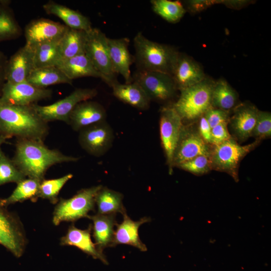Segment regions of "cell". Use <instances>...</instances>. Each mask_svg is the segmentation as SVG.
<instances>
[{
    "label": "cell",
    "mask_w": 271,
    "mask_h": 271,
    "mask_svg": "<svg viewBox=\"0 0 271 271\" xmlns=\"http://www.w3.org/2000/svg\"><path fill=\"white\" fill-rule=\"evenodd\" d=\"M12 160L26 177L42 181L44 179L47 170L52 166L75 162L79 158L66 155L57 149H49L43 141L17 139L15 152Z\"/></svg>",
    "instance_id": "cell-1"
},
{
    "label": "cell",
    "mask_w": 271,
    "mask_h": 271,
    "mask_svg": "<svg viewBox=\"0 0 271 271\" xmlns=\"http://www.w3.org/2000/svg\"><path fill=\"white\" fill-rule=\"evenodd\" d=\"M49 132L32 105H18L0 99V136L44 141Z\"/></svg>",
    "instance_id": "cell-2"
},
{
    "label": "cell",
    "mask_w": 271,
    "mask_h": 271,
    "mask_svg": "<svg viewBox=\"0 0 271 271\" xmlns=\"http://www.w3.org/2000/svg\"><path fill=\"white\" fill-rule=\"evenodd\" d=\"M134 63L137 70L172 75L180 52L174 47L148 39L142 32L133 39Z\"/></svg>",
    "instance_id": "cell-3"
},
{
    "label": "cell",
    "mask_w": 271,
    "mask_h": 271,
    "mask_svg": "<svg viewBox=\"0 0 271 271\" xmlns=\"http://www.w3.org/2000/svg\"><path fill=\"white\" fill-rule=\"evenodd\" d=\"M215 81L208 77L199 83L181 91L173 105L182 121L199 119L212 106V92Z\"/></svg>",
    "instance_id": "cell-4"
},
{
    "label": "cell",
    "mask_w": 271,
    "mask_h": 271,
    "mask_svg": "<svg viewBox=\"0 0 271 271\" xmlns=\"http://www.w3.org/2000/svg\"><path fill=\"white\" fill-rule=\"evenodd\" d=\"M260 143L255 140L251 144L241 146L231 137L219 145L212 146L209 156L212 170L225 172L237 182L240 163Z\"/></svg>",
    "instance_id": "cell-5"
},
{
    "label": "cell",
    "mask_w": 271,
    "mask_h": 271,
    "mask_svg": "<svg viewBox=\"0 0 271 271\" xmlns=\"http://www.w3.org/2000/svg\"><path fill=\"white\" fill-rule=\"evenodd\" d=\"M102 186L83 188L70 198H60L53 212V224L57 226L63 222H75L82 218H87L88 213L94 210L95 196Z\"/></svg>",
    "instance_id": "cell-6"
},
{
    "label": "cell",
    "mask_w": 271,
    "mask_h": 271,
    "mask_svg": "<svg viewBox=\"0 0 271 271\" xmlns=\"http://www.w3.org/2000/svg\"><path fill=\"white\" fill-rule=\"evenodd\" d=\"M85 54L109 86L118 82L110 61L107 37L100 29L92 28L86 32Z\"/></svg>",
    "instance_id": "cell-7"
},
{
    "label": "cell",
    "mask_w": 271,
    "mask_h": 271,
    "mask_svg": "<svg viewBox=\"0 0 271 271\" xmlns=\"http://www.w3.org/2000/svg\"><path fill=\"white\" fill-rule=\"evenodd\" d=\"M132 77L133 81L140 85L151 101L165 105L173 104L172 101L179 90L172 75L159 72L137 70Z\"/></svg>",
    "instance_id": "cell-8"
},
{
    "label": "cell",
    "mask_w": 271,
    "mask_h": 271,
    "mask_svg": "<svg viewBox=\"0 0 271 271\" xmlns=\"http://www.w3.org/2000/svg\"><path fill=\"white\" fill-rule=\"evenodd\" d=\"M97 94L95 88H77L70 94L51 104H32L40 117L46 122L61 121L68 124L70 115L80 102L89 100Z\"/></svg>",
    "instance_id": "cell-9"
},
{
    "label": "cell",
    "mask_w": 271,
    "mask_h": 271,
    "mask_svg": "<svg viewBox=\"0 0 271 271\" xmlns=\"http://www.w3.org/2000/svg\"><path fill=\"white\" fill-rule=\"evenodd\" d=\"M0 244L16 257L23 254L27 238L22 222L19 217L7 209L0 198Z\"/></svg>",
    "instance_id": "cell-10"
},
{
    "label": "cell",
    "mask_w": 271,
    "mask_h": 271,
    "mask_svg": "<svg viewBox=\"0 0 271 271\" xmlns=\"http://www.w3.org/2000/svg\"><path fill=\"white\" fill-rule=\"evenodd\" d=\"M182 119L173 104L165 105L160 110V133L169 172L173 170V155L183 126Z\"/></svg>",
    "instance_id": "cell-11"
},
{
    "label": "cell",
    "mask_w": 271,
    "mask_h": 271,
    "mask_svg": "<svg viewBox=\"0 0 271 271\" xmlns=\"http://www.w3.org/2000/svg\"><path fill=\"white\" fill-rule=\"evenodd\" d=\"M114 138L112 127L104 121L80 130L78 142L81 147L88 154L99 157L111 148Z\"/></svg>",
    "instance_id": "cell-12"
},
{
    "label": "cell",
    "mask_w": 271,
    "mask_h": 271,
    "mask_svg": "<svg viewBox=\"0 0 271 271\" xmlns=\"http://www.w3.org/2000/svg\"><path fill=\"white\" fill-rule=\"evenodd\" d=\"M211 145L206 143L198 130L183 124L173 158V167L199 156H210Z\"/></svg>",
    "instance_id": "cell-13"
},
{
    "label": "cell",
    "mask_w": 271,
    "mask_h": 271,
    "mask_svg": "<svg viewBox=\"0 0 271 271\" xmlns=\"http://www.w3.org/2000/svg\"><path fill=\"white\" fill-rule=\"evenodd\" d=\"M52 95L51 89L38 88L27 81L19 83L6 82L0 99L13 104L28 106L50 98Z\"/></svg>",
    "instance_id": "cell-14"
},
{
    "label": "cell",
    "mask_w": 271,
    "mask_h": 271,
    "mask_svg": "<svg viewBox=\"0 0 271 271\" xmlns=\"http://www.w3.org/2000/svg\"><path fill=\"white\" fill-rule=\"evenodd\" d=\"M68 28L49 19L33 20L25 28L26 45L33 49L43 43L60 40Z\"/></svg>",
    "instance_id": "cell-15"
},
{
    "label": "cell",
    "mask_w": 271,
    "mask_h": 271,
    "mask_svg": "<svg viewBox=\"0 0 271 271\" xmlns=\"http://www.w3.org/2000/svg\"><path fill=\"white\" fill-rule=\"evenodd\" d=\"M34 69L33 50L25 44L8 59L5 71L6 82L19 83L27 81Z\"/></svg>",
    "instance_id": "cell-16"
},
{
    "label": "cell",
    "mask_w": 271,
    "mask_h": 271,
    "mask_svg": "<svg viewBox=\"0 0 271 271\" xmlns=\"http://www.w3.org/2000/svg\"><path fill=\"white\" fill-rule=\"evenodd\" d=\"M172 76L179 91L199 83L206 77L199 63L181 52Z\"/></svg>",
    "instance_id": "cell-17"
},
{
    "label": "cell",
    "mask_w": 271,
    "mask_h": 271,
    "mask_svg": "<svg viewBox=\"0 0 271 271\" xmlns=\"http://www.w3.org/2000/svg\"><path fill=\"white\" fill-rule=\"evenodd\" d=\"M128 38H107V45L110 61L115 73L124 78L125 83L133 82L130 67L134 63V57L128 49Z\"/></svg>",
    "instance_id": "cell-18"
},
{
    "label": "cell",
    "mask_w": 271,
    "mask_h": 271,
    "mask_svg": "<svg viewBox=\"0 0 271 271\" xmlns=\"http://www.w3.org/2000/svg\"><path fill=\"white\" fill-rule=\"evenodd\" d=\"M106 112L97 102L86 100L80 102L71 112L68 124L75 131L92 124L106 121Z\"/></svg>",
    "instance_id": "cell-19"
},
{
    "label": "cell",
    "mask_w": 271,
    "mask_h": 271,
    "mask_svg": "<svg viewBox=\"0 0 271 271\" xmlns=\"http://www.w3.org/2000/svg\"><path fill=\"white\" fill-rule=\"evenodd\" d=\"M233 109L229 123L235 137L240 141H245L251 136L259 110L247 102L237 104Z\"/></svg>",
    "instance_id": "cell-20"
},
{
    "label": "cell",
    "mask_w": 271,
    "mask_h": 271,
    "mask_svg": "<svg viewBox=\"0 0 271 271\" xmlns=\"http://www.w3.org/2000/svg\"><path fill=\"white\" fill-rule=\"evenodd\" d=\"M91 225L86 229L70 225L66 233L60 239V244L75 246L94 259L101 261L105 264L108 262L105 255L100 251L91 238Z\"/></svg>",
    "instance_id": "cell-21"
},
{
    "label": "cell",
    "mask_w": 271,
    "mask_h": 271,
    "mask_svg": "<svg viewBox=\"0 0 271 271\" xmlns=\"http://www.w3.org/2000/svg\"><path fill=\"white\" fill-rule=\"evenodd\" d=\"M123 220L116 225L113 245L126 244L133 246L141 251H146L147 247L141 241L139 235V229L143 224L151 221L149 217H144L139 221H133L126 212L122 214Z\"/></svg>",
    "instance_id": "cell-22"
},
{
    "label": "cell",
    "mask_w": 271,
    "mask_h": 271,
    "mask_svg": "<svg viewBox=\"0 0 271 271\" xmlns=\"http://www.w3.org/2000/svg\"><path fill=\"white\" fill-rule=\"evenodd\" d=\"M92 221V235L98 249L103 252L108 247H113L114 227L117 224L116 214H96L87 217Z\"/></svg>",
    "instance_id": "cell-23"
},
{
    "label": "cell",
    "mask_w": 271,
    "mask_h": 271,
    "mask_svg": "<svg viewBox=\"0 0 271 271\" xmlns=\"http://www.w3.org/2000/svg\"><path fill=\"white\" fill-rule=\"evenodd\" d=\"M42 7L47 14L58 17L70 29L87 32L92 28L89 19L78 11L53 1H49Z\"/></svg>",
    "instance_id": "cell-24"
},
{
    "label": "cell",
    "mask_w": 271,
    "mask_h": 271,
    "mask_svg": "<svg viewBox=\"0 0 271 271\" xmlns=\"http://www.w3.org/2000/svg\"><path fill=\"white\" fill-rule=\"evenodd\" d=\"M111 88L113 95L123 103L140 110L149 108L151 100L137 82L121 84L117 82Z\"/></svg>",
    "instance_id": "cell-25"
},
{
    "label": "cell",
    "mask_w": 271,
    "mask_h": 271,
    "mask_svg": "<svg viewBox=\"0 0 271 271\" xmlns=\"http://www.w3.org/2000/svg\"><path fill=\"white\" fill-rule=\"evenodd\" d=\"M56 66L72 81L84 77H92L102 79L101 75L85 54L60 61Z\"/></svg>",
    "instance_id": "cell-26"
},
{
    "label": "cell",
    "mask_w": 271,
    "mask_h": 271,
    "mask_svg": "<svg viewBox=\"0 0 271 271\" xmlns=\"http://www.w3.org/2000/svg\"><path fill=\"white\" fill-rule=\"evenodd\" d=\"M86 40V32L68 28L59 43L60 61L85 54Z\"/></svg>",
    "instance_id": "cell-27"
},
{
    "label": "cell",
    "mask_w": 271,
    "mask_h": 271,
    "mask_svg": "<svg viewBox=\"0 0 271 271\" xmlns=\"http://www.w3.org/2000/svg\"><path fill=\"white\" fill-rule=\"evenodd\" d=\"M27 81L40 88H46L49 86L58 84L72 83V81L57 66L35 68Z\"/></svg>",
    "instance_id": "cell-28"
},
{
    "label": "cell",
    "mask_w": 271,
    "mask_h": 271,
    "mask_svg": "<svg viewBox=\"0 0 271 271\" xmlns=\"http://www.w3.org/2000/svg\"><path fill=\"white\" fill-rule=\"evenodd\" d=\"M123 195L121 193L102 186L97 192L95 198L97 213L102 215H122L126 212L122 200Z\"/></svg>",
    "instance_id": "cell-29"
},
{
    "label": "cell",
    "mask_w": 271,
    "mask_h": 271,
    "mask_svg": "<svg viewBox=\"0 0 271 271\" xmlns=\"http://www.w3.org/2000/svg\"><path fill=\"white\" fill-rule=\"evenodd\" d=\"M11 1L0 0V43L19 38L22 29L10 7Z\"/></svg>",
    "instance_id": "cell-30"
},
{
    "label": "cell",
    "mask_w": 271,
    "mask_h": 271,
    "mask_svg": "<svg viewBox=\"0 0 271 271\" xmlns=\"http://www.w3.org/2000/svg\"><path fill=\"white\" fill-rule=\"evenodd\" d=\"M238 95L227 81L220 78L215 81L212 92V106L230 111L237 104Z\"/></svg>",
    "instance_id": "cell-31"
},
{
    "label": "cell",
    "mask_w": 271,
    "mask_h": 271,
    "mask_svg": "<svg viewBox=\"0 0 271 271\" xmlns=\"http://www.w3.org/2000/svg\"><path fill=\"white\" fill-rule=\"evenodd\" d=\"M41 181L27 178L17 183V186L12 193L7 198L3 199L6 206L30 200L36 202L38 198L39 186Z\"/></svg>",
    "instance_id": "cell-32"
},
{
    "label": "cell",
    "mask_w": 271,
    "mask_h": 271,
    "mask_svg": "<svg viewBox=\"0 0 271 271\" xmlns=\"http://www.w3.org/2000/svg\"><path fill=\"white\" fill-rule=\"evenodd\" d=\"M60 40L43 43L32 49L35 68L57 66L60 60Z\"/></svg>",
    "instance_id": "cell-33"
},
{
    "label": "cell",
    "mask_w": 271,
    "mask_h": 271,
    "mask_svg": "<svg viewBox=\"0 0 271 271\" xmlns=\"http://www.w3.org/2000/svg\"><path fill=\"white\" fill-rule=\"evenodd\" d=\"M153 11L169 23L180 21L186 12L184 5L178 1L152 0Z\"/></svg>",
    "instance_id": "cell-34"
},
{
    "label": "cell",
    "mask_w": 271,
    "mask_h": 271,
    "mask_svg": "<svg viewBox=\"0 0 271 271\" xmlns=\"http://www.w3.org/2000/svg\"><path fill=\"white\" fill-rule=\"evenodd\" d=\"M73 177L72 174L69 173L56 179H43L40 184L38 198L48 200L52 204H56L59 201L58 195L61 190Z\"/></svg>",
    "instance_id": "cell-35"
},
{
    "label": "cell",
    "mask_w": 271,
    "mask_h": 271,
    "mask_svg": "<svg viewBox=\"0 0 271 271\" xmlns=\"http://www.w3.org/2000/svg\"><path fill=\"white\" fill-rule=\"evenodd\" d=\"M26 177L19 170L12 159L0 150V186L9 183L16 184Z\"/></svg>",
    "instance_id": "cell-36"
},
{
    "label": "cell",
    "mask_w": 271,
    "mask_h": 271,
    "mask_svg": "<svg viewBox=\"0 0 271 271\" xmlns=\"http://www.w3.org/2000/svg\"><path fill=\"white\" fill-rule=\"evenodd\" d=\"M177 167L196 175L206 174L212 170L209 157L203 155L184 162Z\"/></svg>",
    "instance_id": "cell-37"
},
{
    "label": "cell",
    "mask_w": 271,
    "mask_h": 271,
    "mask_svg": "<svg viewBox=\"0 0 271 271\" xmlns=\"http://www.w3.org/2000/svg\"><path fill=\"white\" fill-rule=\"evenodd\" d=\"M251 136L261 141L271 136V114L268 111L258 110L256 121Z\"/></svg>",
    "instance_id": "cell-38"
},
{
    "label": "cell",
    "mask_w": 271,
    "mask_h": 271,
    "mask_svg": "<svg viewBox=\"0 0 271 271\" xmlns=\"http://www.w3.org/2000/svg\"><path fill=\"white\" fill-rule=\"evenodd\" d=\"M229 111L211 107L204 114V116L212 128L217 125L225 122H229Z\"/></svg>",
    "instance_id": "cell-39"
},
{
    "label": "cell",
    "mask_w": 271,
    "mask_h": 271,
    "mask_svg": "<svg viewBox=\"0 0 271 271\" xmlns=\"http://www.w3.org/2000/svg\"><path fill=\"white\" fill-rule=\"evenodd\" d=\"M228 123L223 122L211 128V146L219 145L231 138L227 128Z\"/></svg>",
    "instance_id": "cell-40"
},
{
    "label": "cell",
    "mask_w": 271,
    "mask_h": 271,
    "mask_svg": "<svg viewBox=\"0 0 271 271\" xmlns=\"http://www.w3.org/2000/svg\"><path fill=\"white\" fill-rule=\"evenodd\" d=\"M184 3V8L186 11L188 10L191 13H197L205 10L210 6L215 4V1H186Z\"/></svg>",
    "instance_id": "cell-41"
},
{
    "label": "cell",
    "mask_w": 271,
    "mask_h": 271,
    "mask_svg": "<svg viewBox=\"0 0 271 271\" xmlns=\"http://www.w3.org/2000/svg\"><path fill=\"white\" fill-rule=\"evenodd\" d=\"M199 119L198 131L203 140L208 144L211 145V128L204 114Z\"/></svg>",
    "instance_id": "cell-42"
},
{
    "label": "cell",
    "mask_w": 271,
    "mask_h": 271,
    "mask_svg": "<svg viewBox=\"0 0 271 271\" xmlns=\"http://www.w3.org/2000/svg\"><path fill=\"white\" fill-rule=\"evenodd\" d=\"M8 59L7 56L0 50V96L6 83L5 71Z\"/></svg>",
    "instance_id": "cell-43"
},
{
    "label": "cell",
    "mask_w": 271,
    "mask_h": 271,
    "mask_svg": "<svg viewBox=\"0 0 271 271\" xmlns=\"http://www.w3.org/2000/svg\"><path fill=\"white\" fill-rule=\"evenodd\" d=\"M248 1H216V4L221 3L233 9H240L249 3Z\"/></svg>",
    "instance_id": "cell-44"
},
{
    "label": "cell",
    "mask_w": 271,
    "mask_h": 271,
    "mask_svg": "<svg viewBox=\"0 0 271 271\" xmlns=\"http://www.w3.org/2000/svg\"><path fill=\"white\" fill-rule=\"evenodd\" d=\"M8 140L7 138L0 136V150L1 149L2 146L7 143V141Z\"/></svg>",
    "instance_id": "cell-45"
}]
</instances>
